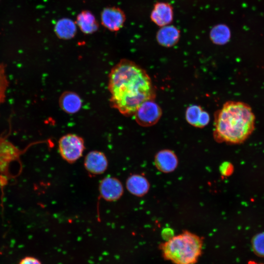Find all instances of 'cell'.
<instances>
[{"label":"cell","mask_w":264,"mask_h":264,"mask_svg":"<svg viewBox=\"0 0 264 264\" xmlns=\"http://www.w3.org/2000/svg\"><path fill=\"white\" fill-rule=\"evenodd\" d=\"M204 110L197 105L189 106L185 112V119L191 125L199 128L201 118Z\"/></svg>","instance_id":"17"},{"label":"cell","mask_w":264,"mask_h":264,"mask_svg":"<svg viewBox=\"0 0 264 264\" xmlns=\"http://www.w3.org/2000/svg\"><path fill=\"white\" fill-rule=\"evenodd\" d=\"M156 38L157 43L161 46L172 47L178 42L180 31L173 25H167L160 27L156 33Z\"/></svg>","instance_id":"12"},{"label":"cell","mask_w":264,"mask_h":264,"mask_svg":"<svg viewBox=\"0 0 264 264\" xmlns=\"http://www.w3.org/2000/svg\"><path fill=\"white\" fill-rule=\"evenodd\" d=\"M58 149L62 157L69 163H74L83 154L85 149L83 139L78 135L68 133L58 141Z\"/></svg>","instance_id":"4"},{"label":"cell","mask_w":264,"mask_h":264,"mask_svg":"<svg viewBox=\"0 0 264 264\" xmlns=\"http://www.w3.org/2000/svg\"><path fill=\"white\" fill-rule=\"evenodd\" d=\"M154 162L156 168L164 173L173 171L178 164L177 158L175 154L169 150H163L157 153Z\"/></svg>","instance_id":"11"},{"label":"cell","mask_w":264,"mask_h":264,"mask_svg":"<svg viewBox=\"0 0 264 264\" xmlns=\"http://www.w3.org/2000/svg\"><path fill=\"white\" fill-rule=\"evenodd\" d=\"M108 89L110 106L126 116L133 115L142 103L155 97L154 88L146 70L126 59L111 69Z\"/></svg>","instance_id":"1"},{"label":"cell","mask_w":264,"mask_h":264,"mask_svg":"<svg viewBox=\"0 0 264 264\" xmlns=\"http://www.w3.org/2000/svg\"><path fill=\"white\" fill-rule=\"evenodd\" d=\"M19 264H42L41 262L37 258L27 256L22 259Z\"/></svg>","instance_id":"20"},{"label":"cell","mask_w":264,"mask_h":264,"mask_svg":"<svg viewBox=\"0 0 264 264\" xmlns=\"http://www.w3.org/2000/svg\"><path fill=\"white\" fill-rule=\"evenodd\" d=\"M99 190L101 197L109 201L119 199L122 196L124 189L121 182L113 176H107L100 182Z\"/></svg>","instance_id":"7"},{"label":"cell","mask_w":264,"mask_h":264,"mask_svg":"<svg viewBox=\"0 0 264 264\" xmlns=\"http://www.w3.org/2000/svg\"><path fill=\"white\" fill-rule=\"evenodd\" d=\"M154 100H148L142 103L133 114L135 121L140 126H152L160 119L162 111Z\"/></svg>","instance_id":"5"},{"label":"cell","mask_w":264,"mask_h":264,"mask_svg":"<svg viewBox=\"0 0 264 264\" xmlns=\"http://www.w3.org/2000/svg\"><path fill=\"white\" fill-rule=\"evenodd\" d=\"M220 169L222 175L227 176L233 172V168L230 163L226 162L222 164Z\"/></svg>","instance_id":"21"},{"label":"cell","mask_w":264,"mask_h":264,"mask_svg":"<svg viewBox=\"0 0 264 264\" xmlns=\"http://www.w3.org/2000/svg\"><path fill=\"white\" fill-rule=\"evenodd\" d=\"M5 68L4 64L0 63V105L5 101L6 92L9 86Z\"/></svg>","instance_id":"18"},{"label":"cell","mask_w":264,"mask_h":264,"mask_svg":"<svg viewBox=\"0 0 264 264\" xmlns=\"http://www.w3.org/2000/svg\"><path fill=\"white\" fill-rule=\"evenodd\" d=\"M126 188L132 194L136 196H142L149 189V183L147 179L140 175H132L127 179Z\"/></svg>","instance_id":"13"},{"label":"cell","mask_w":264,"mask_h":264,"mask_svg":"<svg viewBox=\"0 0 264 264\" xmlns=\"http://www.w3.org/2000/svg\"><path fill=\"white\" fill-rule=\"evenodd\" d=\"M252 246L256 255L264 257V232L259 233L253 238Z\"/></svg>","instance_id":"19"},{"label":"cell","mask_w":264,"mask_h":264,"mask_svg":"<svg viewBox=\"0 0 264 264\" xmlns=\"http://www.w3.org/2000/svg\"><path fill=\"white\" fill-rule=\"evenodd\" d=\"M231 32L229 27L224 24H218L213 27L210 32L212 42L216 44L223 45L230 40Z\"/></svg>","instance_id":"16"},{"label":"cell","mask_w":264,"mask_h":264,"mask_svg":"<svg viewBox=\"0 0 264 264\" xmlns=\"http://www.w3.org/2000/svg\"><path fill=\"white\" fill-rule=\"evenodd\" d=\"M102 25L111 31H117L123 26L126 16L124 12L116 7L104 8L101 15Z\"/></svg>","instance_id":"6"},{"label":"cell","mask_w":264,"mask_h":264,"mask_svg":"<svg viewBox=\"0 0 264 264\" xmlns=\"http://www.w3.org/2000/svg\"><path fill=\"white\" fill-rule=\"evenodd\" d=\"M84 166L87 171L90 174L100 175L107 170L108 161L103 153L92 151L86 155L84 159Z\"/></svg>","instance_id":"8"},{"label":"cell","mask_w":264,"mask_h":264,"mask_svg":"<svg viewBox=\"0 0 264 264\" xmlns=\"http://www.w3.org/2000/svg\"><path fill=\"white\" fill-rule=\"evenodd\" d=\"M150 17L153 22L160 27L169 25L173 19V7L167 2H157L154 6Z\"/></svg>","instance_id":"9"},{"label":"cell","mask_w":264,"mask_h":264,"mask_svg":"<svg viewBox=\"0 0 264 264\" xmlns=\"http://www.w3.org/2000/svg\"><path fill=\"white\" fill-rule=\"evenodd\" d=\"M59 106L64 112L74 114L78 112L82 106V100L80 96L71 91H66L60 96Z\"/></svg>","instance_id":"10"},{"label":"cell","mask_w":264,"mask_h":264,"mask_svg":"<svg viewBox=\"0 0 264 264\" xmlns=\"http://www.w3.org/2000/svg\"><path fill=\"white\" fill-rule=\"evenodd\" d=\"M248 264H264V263H257L255 261H249L248 262Z\"/></svg>","instance_id":"22"},{"label":"cell","mask_w":264,"mask_h":264,"mask_svg":"<svg viewBox=\"0 0 264 264\" xmlns=\"http://www.w3.org/2000/svg\"><path fill=\"white\" fill-rule=\"evenodd\" d=\"M202 240L188 231L173 237L160 245L164 258L175 264H194L201 254Z\"/></svg>","instance_id":"3"},{"label":"cell","mask_w":264,"mask_h":264,"mask_svg":"<svg viewBox=\"0 0 264 264\" xmlns=\"http://www.w3.org/2000/svg\"><path fill=\"white\" fill-rule=\"evenodd\" d=\"M254 125L255 116L248 105L227 101L215 113L214 136L220 142L241 143L252 133Z\"/></svg>","instance_id":"2"},{"label":"cell","mask_w":264,"mask_h":264,"mask_svg":"<svg viewBox=\"0 0 264 264\" xmlns=\"http://www.w3.org/2000/svg\"><path fill=\"white\" fill-rule=\"evenodd\" d=\"M54 31L59 38L68 40L75 35L77 31L76 25L72 20L64 18L57 22L55 25Z\"/></svg>","instance_id":"15"},{"label":"cell","mask_w":264,"mask_h":264,"mask_svg":"<svg viewBox=\"0 0 264 264\" xmlns=\"http://www.w3.org/2000/svg\"><path fill=\"white\" fill-rule=\"evenodd\" d=\"M76 24L85 34H91L98 29V23L94 15L89 11H83L78 14Z\"/></svg>","instance_id":"14"}]
</instances>
